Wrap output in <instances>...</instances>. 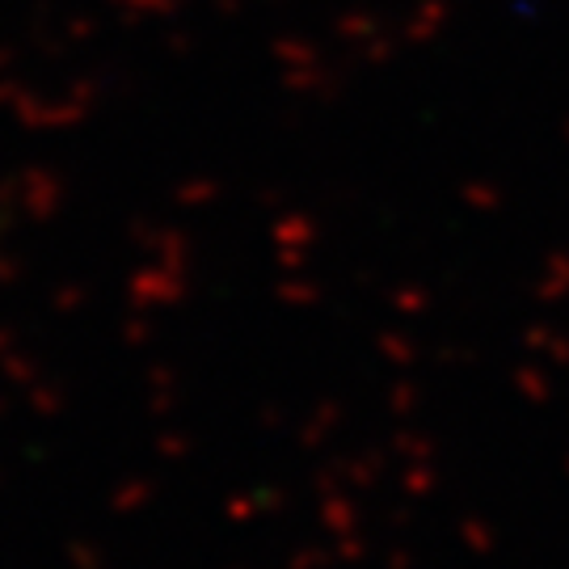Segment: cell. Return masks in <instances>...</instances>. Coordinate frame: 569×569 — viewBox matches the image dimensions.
Returning <instances> with one entry per match:
<instances>
[]
</instances>
